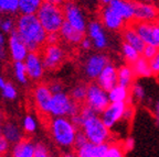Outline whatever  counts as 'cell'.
Returning <instances> with one entry per match:
<instances>
[{
  "label": "cell",
  "mask_w": 159,
  "mask_h": 157,
  "mask_svg": "<svg viewBox=\"0 0 159 157\" xmlns=\"http://www.w3.org/2000/svg\"><path fill=\"white\" fill-rule=\"evenodd\" d=\"M71 119L77 128H81V131L84 133L91 143L98 145L111 142V129L105 125L98 113H96L86 104L81 107L80 112Z\"/></svg>",
  "instance_id": "6da1fadb"
},
{
  "label": "cell",
  "mask_w": 159,
  "mask_h": 157,
  "mask_svg": "<svg viewBox=\"0 0 159 157\" xmlns=\"http://www.w3.org/2000/svg\"><path fill=\"white\" fill-rule=\"evenodd\" d=\"M17 33L30 52H38L44 44L49 33L42 27L37 15H21L17 21Z\"/></svg>",
  "instance_id": "7a4b0ae2"
},
{
  "label": "cell",
  "mask_w": 159,
  "mask_h": 157,
  "mask_svg": "<svg viewBox=\"0 0 159 157\" xmlns=\"http://www.w3.org/2000/svg\"><path fill=\"white\" fill-rule=\"evenodd\" d=\"M50 133L57 146L62 148L74 147L77 136V126L69 117L52 118L49 123Z\"/></svg>",
  "instance_id": "3957f363"
},
{
  "label": "cell",
  "mask_w": 159,
  "mask_h": 157,
  "mask_svg": "<svg viewBox=\"0 0 159 157\" xmlns=\"http://www.w3.org/2000/svg\"><path fill=\"white\" fill-rule=\"evenodd\" d=\"M37 17L49 34L50 33H59L65 22L63 8L53 5L45 0L42 2L39 11L37 12Z\"/></svg>",
  "instance_id": "277c9868"
},
{
  "label": "cell",
  "mask_w": 159,
  "mask_h": 157,
  "mask_svg": "<svg viewBox=\"0 0 159 157\" xmlns=\"http://www.w3.org/2000/svg\"><path fill=\"white\" fill-rule=\"evenodd\" d=\"M81 110L80 103L74 101L70 95L64 91L59 93H53L51 104L49 109V116L52 118L57 117H72L76 116Z\"/></svg>",
  "instance_id": "5b68a950"
},
{
  "label": "cell",
  "mask_w": 159,
  "mask_h": 157,
  "mask_svg": "<svg viewBox=\"0 0 159 157\" xmlns=\"http://www.w3.org/2000/svg\"><path fill=\"white\" fill-rule=\"evenodd\" d=\"M109 103L111 101L108 98V91L104 90L97 83H89L84 104H86L99 114L103 110H105V108Z\"/></svg>",
  "instance_id": "8992f818"
},
{
  "label": "cell",
  "mask_w": 159,
  "mask_h": 157,
  "mask_svg": "<svg viewBox=\"0 0 159 157\" xmlns=\"http://www.w3.org/2000/svg\"><path fill=\"white\" fill-rule=\"evenodd\" d=\"M133 25L136 32L142 37L146 44L155 45L159 49V22H140L133 21Z\"/></svg>",
  "instance_id": "52a82bcc"
},
{
  "label": "cell",
  "mask_w": 159,
  "mask_h": 157,
  "mask_svg": "<svg viewBox=\"0 0 159 157\" xmlns=\"http://www.w3.org/2000/svg\"><path fill=\"white\" fill-rule=\"evenodd\" d=\"M66 53L64 49L59 44H47L42 49V58L48 70H54L59 68L64 62Z\"/></svg>",
  "instance_id": "ba28073f"
},
{
  "label": "cell",
  "mask_w": 159,
  "mask_h": 157,
  "mask_svg": "<svg viewBox=\"0 0 159 157\" xmlns=\"http://www.w3.org/2000/svg\"><path fill=\"white\" fill-rule=\"evenodd\" d=\"M127 106H128V103L126 102H111L105 108V110L99 113V117L105 123V125L112 130L115 125L123 121Z\"/></svg>",
  "instance_id": "9c48e42d"
},
{
  "label": "cell",
  "mask_w": 159,
  "mask_h": 157,
  "mask_svg": "<svg viewBox=\"0 0 159 157\" xmlns=\"http://www.w3.org/2000/svg\"><path fill=\"white\" fill-rule=\"evenodd\" d=\"M109 62L108 57L104 54H93L86 58V61L83 64V71L85 76L89 79L96 80L99 74L103 71V69L108 65Z\"/></svg>",
  "instance_id": "30bf717a"
},
{
  "label": "cell",
  "mask_w": 159,
  "mask_h": 157,
  "mask_svg": "<svg viewBox=\"0 0 159 157\" xmlns=\"http://www.w3.org/2000/svg\"><path fill=\"white\" fill-rule=\"evenodd\" d=\"M63 12H64L65 22L72 25L75 29L85 32L86 31V20L83 15L82 10L80 9L74 2L72 1H66L63 6Z\"/></svg>",
  "instance_id": "8fae6325"
},
{
  "label": "cell",
  "mask_w": 159,
  "mask_h": 157,
  "mask_svg": "<svg viewBox=\"0 0 159 157\" xmlns=\"http://www.w3.org/2000/svg\"><path fill=\"white\" fill-rule=\"evenodd\" d=\"M25 64L27 67L28 76L31 80H40L45 73V66L43 63L42 55L38 52H30L27 58L25 59Z\"/></svg>",
  "instance_id": "7c38bea8"
},
{
  "label": "cell",
  "mask_w": 159,
  "mask_h": 157,
  "mask_svg": "<svg viewBox=\"0 0 159 157\" xmlns=\"http://www.w3.org/2000/svg\"><path fill=\"white\" fill-rule=\"evenodd\" d=\"M8 49H9L10 57L13 62H25L30 53L28 46L17 33V31L10 34V37L8 40Z\"/></svg>",
  "instance_id": "4fadbf2b"
},
{
  "label": "cell",
  "mask_w": 159,
  "mask_h": 157,
  "mask_svg": "<svg viewBox=\"0 0 159 157\" xmlns=\"http://www.w3.org/2000/svg\"><path fill=\"white\" fill-rule=\"evenodd\" d=\"M53 92L50 89L49 85L40 83L34 88L33 91V99L37 109L43 114H49L50 104L52 100Z\"/></svg>",
  "instance_id": "5bb4252c"
},
{
  "label": "cell",
  "mask_w": 159,
  "mask_h": 157,
  "mask_svg": "<svg viewBox=\"0 0 159 157\" xmlns=\"http://www.w3.org/2000/svg\"><path fill=\"white\" fill-rule=\"evenodd\" d=\"M101 23L109 31H123L126 27V21L119 17L109 6H105L101 10Z\"/></svg>",
  "instance_id": "9a60e30c"
},
{
  "label": "cell",
  "mask_w": 159,
  "mask_h": 157,
  "mask_svg": "<svg viewBox=\"0 0 159 157\" xmlns=\"http://www.w3.org/2000/svg\"><path fill=\"white\" fill-rule=\"evenodd\" d=\"M135 2L134 21L140 22H156L159 15V10L150 2Z\"/></svg>",
  "instance_id": "2e32d148"
},
{
  "label": "cell",
  "mask_w": 159,
  "mask_h": 157,
  "mask_svg": "<svg viewBox=\"0 0 159 157\" xmlns=\"http://www.w3.org/2000/svg\"><path fill=\"white\" fill-rule=\"evenodd\" d=\"M87 34L93 43V46L97 49H104L108 45L106 33L104 31V27L98 21H92L87 25Z\"/></svg>",
  "instance_id": "e0dca14e"
},
{
  "label": "cell",
  "mask_w": 159,
  "mask_h": 157,
  "mask_svg": "<svg viewBox=\"0 0 159 157\" xmlns=\"http://www.w3.org/2000/svg\"><path fill=\"white\" fill-rule=\"evenodd\" d=\"M96 83L106 91H109L111 89H113L116 85H118L117 67L112 63L106 65V67L103 69V71L97 77Z\"/></svg>",
  "instance_id": "ac0fdd59"
},
{
  "label": "cell",
  "mask_w": 159,
  "mask_h": 157,
  "mask_svg": "<svg viewBox=\"0 0 159 157\" xmlns=\"http://www.w3.org/2000/svg\"><path fill=\"white\" fill-rule=\"evenodd\" d=\"M109 7L126 22L132 23L135 19V2L132 0H115Z\"/></svg>",
  "instance_id": "d6986e66"
},
{
  "label": "cell",
  "mask_w": 159,
  "mask_h": 157,
  "mask_svg": "<svg viewBox=\"0 0 159 157\" xmlns=\"http://www.w3.org/2000/svg\"><path fill=\"white\" fill-rule=\"evenodd\" d=\"M85 32H82L80 30L73 28L72 25H70L69 23L64 22L62 25L61 30H60V37L64 42H66L67 44L71 45H80V43L82 42V40L85 37Z\"/></svg>",
  "instance_id": "ffe728a7"
},
{
  "label": "cell",
  "mask_w": 159,
  "mask_h": 157,
  "mask_svg": "<svg viewBox=\"0 0 159 157\" xmlns=\"http://www.w3.org/2000/svg\"><path fill=\"white\" fill-rule=\"evenodd\" d=\"M122 34L125 43H128L129 45H132L142 54L143 49L146 46V43L143 41L142 37L139 36V34L136 32V30L133 28V25L128 24L127 27H125L122 31Z\"/></svg>",
  "instance_id": "44dd1931"
},
{
  "label": "cell",
  "mask_w": 159,
  "mask_h": 157,
  "mask_svg": "<svg viewBox=\"0 0 159 157\" xmlns=\"http://www.w3.org/2000/svg\"><path fill=\"white\" fill-rule=\"evenodd\" d=\"M35 145L29 140H21L13 144L11 155L12 157H35Z\"/></svg>",
  "instance_id": "7402d4cb"
},
{
  "label": "cell",
  "mask_w": 159,
  "mask_h": 157,
  "mask_svg": "<svg viewBox=\"0 0 159 157\" xmlns=\"http://www.w3.org/2000/svg\"><path fill=\"white\" fill-rule=\"evenodd\" d=\"M1 129H2V136L10 144H16L22 140V131L17 123L8 121V122L3 123Z\"/></svg>",
  "instance_id": "603a6c76"
},
{
  "label": "cell",
  "mask_w": 159,
  "mask_h": 157,
  "mask_svg": "<svg viewBox=\"0 0 159 157\" xmlns=\"http://www.w3.org/2000/svg\"><path fill=\"white\" fill-rule=\"evenodd\" d=\"M108 98L111 102H126L132 103L130 88H127L122 85H116L113 89L108 91Z\"/></svg>",
  "instance_id": "cb8c5ba5"
},
{
  "label": "cell",
  "mask_w": 159,
  "mask_h": 157,
  "mask_svg": "<svg viewBox=\"0 0 159 157\" xmlns=\"http://www.w3.org/2000/svg\"><path fill=\"white\" fill-rule=\"evenodd\" d=\"M117 75H118V85H122L127 88H130L135 83V73L130 64H125L117 68Z\"/></svg>",
  "instance_id": "d4e9b609"
},
{
  "label": "cell",
  "mask_w": 159,
  "mask_h": 157,
  "mask_svg": "<svg viewBox=\"0 0 159 157\" xmlns=\"http://www.w3.org/2000/svg\"><path fill=\"white\" fill-rule=\"evenodd\" d=\"M132 67L136 78H149V77L154 76L150 61L143 56H140L134 64H132Z\"/></svg>",
  "instance_id": "484cf974"
},
{
  "label": "cell",
  "mask_w": 159,
  "mask_h": 157,
  "mask_svg": "<svg viewBox=\"0 0 159 157\" xmlns=\"http://www.w3.org/2000/svg\"><path fill=\"white\" fill-rule=\"evenodd\" d=\"M42 0H19V11L21 15H37Z\"/></svg>",
  "instance_id": "4316f807"
},
{
  "label": "cell",
  "mask_w": 159,
  "mask_h": 157,
  "mask_svg": "<svg viewBox=\"0 0 159 157\" xmlns=\"http://www.w3.org/2000/svg\"><path fill=\"white\" fill-rule=\"evenodd\" d=\"M120 51H122V55L125 61H126V63L130 65L134 64L135 62L142 56V54L135 47H133L132 45H129L128 43H125V42L122 44Z\"/></svg>",
  "instance_id": "83f0119b"
},
{
  "label": "cell",
  "mask_w": 159,
  "mask_h": 157,
  "mask_svg": "<svg viewBox=\"0 0 159 157\" xmlns=\"http://www.w3.org/2000/svg\"><path fill=\"white\" fill-rule=\"evenodd\" d=\"M87 88H89V85L84 83H76L72 89H71V92H70V96L74 101L79 103L85 102V99L87 96Z\"/></svg>",
  "instance_id": "f1b7e54d"
},
{
  "label": "cell",
  "mask_w": 159,
  "mask_h": 157,
  "mask_svg": "<svg viewBox=\"0 0 159 157\" xmlns=\"http://www.w3.org/2000/svg\"><path fill=\"white\" fill-rule=\"evenodd\" d=\"M13 75L15 78L19 83L25 85L29 80V76H28L27 67H25V62H13Z\"/></svg>",
  "instance_id": "f546056e"
},
{
  "label": "cell",
  "mask_w": 159,
  "mask_h": 157,
  "mask_svg": "<svg viewBox=\"0 0 159 157\" xmlns=\"http://www.w3.org/2000/svg\"><path fill=\"white\" fill-rule=\"evenodd\" d=\"M96 144L89 141L79 147H75V155L77 157H96Z\"/></svg>",
  "instance_id": "4dcf8cb0"
},
{
  "label": "cell",
  "mask_w": 159,
  "mask_h": 157,
  "mask_svg": "<svg viewBox=\"0 0 159 157\" xmlns=\"http://www.w3.org/2000/svg\"><path fill=\"white\" fill-rule=\"evenodd\" d=\"M19 11V0H0V12L3 15Z\"/></svg>",
  "instance_id": "1f68e13d"
},
{
  "label": "cell",
  "mask_w": 159,
  "mask_h": 157,
  "mask_svg": "<svg viewBox=\"0 0 159 157\" xmlns=\"http://www.w3.org/2000/svg\"><path fill=\"white\" fill-rule=\"evenodd\" d=\"M125 154L126 152L123 147L122 142H109L105 157H125Z\"/></svg>",
  "instance_id": "d6a6232c"
},
{
  "label": "cell",
  "mask_w": 159,
  "mask_h": 157,
  "mask_svg": "<svg viewBox=\"0 0 159 157\" xmlns=\"http://www.w3.org/2000/svg\"><path fill=\"white\" fill-rule=\"evenodd\" d=\"M38 129V121L31 114H27L22 120V130L27 134H32Z\"/></svg>",
  "instance_id": "836d02e7"
},
{
  "label": "cell",
  "mask_w": 159,
  "mask_h": 157,
  "mask_svg": "<svg viewBox=\"0 0 159 157\" xmlns=\"http://www.w3.org/2000/svg\"><path fill=\"white\" fill-rule=\"evenodd\" d=\"M130 96H132V101L135 102H143L146 98V92H145L144 87L140 83H135L130 87Z\"/></svg>",
  "instance_id": "e575fe53"
},
{
  "label": "cell",
  "mask_w": 159,
  "mask_h": 157,
  "mask_svg": "<svg viewBox=\"0 0 159 157\" xmlns=\"http://www.w3.org/2000/svg\"><path fill=\"white\" fill-rule=\"evenodd\" d=\"M15 22L12 19L6 15H0V31L2 33H11L15 32Z\"/></svg>",
  "instance_id": "d590c367"
},
{
  "label": "cell",
  "mask_w": 159,
  "mask_h": 157,
  "mask_svg": "<svg viewBox=\"0 0 159 157\" xmlns=\"http://www.w3.org/2000/svg\"><path fill=\"white\" fill-rule=\"evenodd\" d=\"M1 92H2L3 98L8 99V100H15L18 96V91L16 89V87L10 83H6V86L1 89Z\"/></svg>",
  "instance_id": "8d00e7d4"
},
{
  "label": "cell",
  "mask_w": 159,
  "mask_h": 157,
  "mask_svg": "<svg viewBox=\"0 0 159 157\" xmlns=\"http://www.w3.org/2000/svg\"><path fill=\"white\" fill-rule=\"evenodd\" d=\"M158 47L155 46V45H150V44H146V46L144 47L142 52V56L147 58L148 61H152L155 56H156L157 52H158Z\"/></svg>",
  "instance_id": "74e56055"
},
{
  "label": "cell",
  "mask_w": 159,
  "mask_h": 157,
  "mask_svg": "<svg viewBox=\"0 0 159 157\" xmlns=\"http://www.w3.org/2000/svg\"><path fill=\"white\" fill-rule=\"evenodd\" d=\"M7 57V41L5 33L0 31V61H3Z\"/></svg>",
  "instance_id": "f35d334b"
},
{
  "label": "cell",
  "mask_w": 159,
  "mask_h": 157,
  "mask_svg": "<svg viewBox=\"0 0 159 157\" xmlns=\"http://www.w3.org/2000/svg\"><path fill=\"white\" fill-rule=\"evenodd\" d=\"M134 117H135V108H134V106H133L132 103H128V106H127L126 110H125L123 121L130 123L133 121V119H134Z\"/></svg>",
  "instance_id": "ab89813d"
},
{
  "label": "cell",
  "mask_w": 159,
  "mask_h": 157,
  "mask_svg": "<svg viewBox=\"0 0 159 157\" xmlns=\"http://www.w3.org/2000/svg\"><path fill=\"white\" fill-rule=\"evenodd\" d=\"M49 155V150L43 143H37L35 145V157H47Z\"/></svg>",
  "instance_id": "60d3db41"
},
{
  "label": "cell",
  "mask_w": 159,
  "mask_h": 157,
  "mask_svg": "<svg viewBox=\"0 0 159 157\" xmlns=\"http://www.w3.org/2000/svg\"><path fill=\"white\" fill-rule=\"evenodd\" d=\"M122 145L123 147H124L125 152H130V151L134 150L135 147V140L132 138V136H128V138H126L125 140L122 141Z\"/></svg>",
  "instance_id": "b9f144b4"
},
{
  "label": "cell",
  "mask_w": 159,
  "mask_h": 157,
  "mask_svg": "<svg viewBox=\"0 0 159 157\" xmlns=\"http://www.w3.org/2000/svg\"><path fill=\"white\" fill-rule=\"evenodd\" d=\"M9 150H10V143L1 135L0 136V156H3L5 154H7Z\"/></svg>",
  "instance_id": "7bdbcfd3"
},
{
  "label": "cell",
  "mask_w": 159,
  "mask_h": 157,
  "mask_svg": "<svg viewBox=\"0 0 159 157\" xmlns=\"http://www.w3.org/2000/svg\"><path fill=\"white\" fill-rule=\"evenodd\" d=\"M150 65H152V69L154 75H159V49L157 52L156 56L150 61Z\"/></svg>",
  "instance_id": "ee69618b"
},
{
  "label": "cell",
  "mask_w": 159,
  "mask_h": 157,
  "mask_svg": "<svg viewBox=\"0 0 159 157\" xmlns=\"http://www.w3.org/2000/svg\"><path fill=\"white\" fill-rule=\"evenodd\" d=\"M109 143H104V144H98L96 147V157H105L106 152L108 150Z\"/></svg>",
  "instance_id": "f6af8a7d"
},
{
  "label": "cell",
  "mask_w": 159,
  "mask_h": 157,
  "mask_svg": "<svg viewBox=\"0 0 159 157\" xmlns=\"http://www.w3.org/2000/svg\"><path fill=\"white\" fill-rule=\"evenodd\" d=\"M86 142H89V140H87V138L85 136L84 133L81 131V132L77 133V136H76V138H75L74 148L75 147H79V146H81V145H83V144H85Z\"/></svg>",
  "instance_id": "bcb514c9"
},
{
  "label": "cell",
  "mask_w": 159,
  "mask_h": 157,
  "mask_svg": "<svg viewBox=\"0 0 159 157\" xmlns=\"http://www.w3.org/2000/svg\"><path fill=\"white\" fill-rule=\"evenodd\" d=\"M49 87L53 93H59V92L64 91V89H63V85L60 83V81H52V83L49 85Z\"/></svg>",
  "instance_id": "7dc6e473"
},
{
  "label": "cell",
  "mask_w": 159,
  "mask_h": 157,
  "mask_svg": "<svg viewBox=\"0 0 159 157\" xmlns=\"http://www.w3.org/2000/svg\"><path fill=\"white\" fill-rule=\"evenodd\" d=\"M92 46H93V43L89 37H84V39L82 40V42L80 43V47H81L83 51H89V49H92Z\"/></svg>",
  "instance_id": "c3c4849f"
},
{
  "label": "cell",
  "mask_w": 159,
  "mask_h": 157,
  "mask_svg": "<svg viewBox=\"0 0 159 157\" xmlns=\"http://www.w3.org/2000/svg\"><path fill=\"white\" fill-rule=\"evenodd\" d=\"M60 34L59 33H50L48 35V40H47V44H59L60 41Z\"/></svg>",
  "instance_id": "681fc988"
},
{
  "label": "cell",
  "mask_w": 159,
  "mask_h": 157,
  "mask_svg": "<svg viewBox=\"0 0 159 157\" xmlns=\"http://www.w3.org/2000/svg\"><path fill=\"white\" fill-rule=\"evenodd\" d=\"M154 119H155V123L159 128V99L156 101L154 106Z\"/></svg>",
  "instance_id": "f907efd6"
},
{
  "label": "cell",
  "mask_w": 159,
  "mask_h": 157,
  "mask_svg": "<svg viewBox=\"0 0 159 157\" xmlns=\"http://www.w3.org/2000/svg\"><path fill=\"white\" fill-rule=\"evenodd\" d=\"M45 1H49V2L53 3V5L57 6H61L63 3H65V0H45Z\"/></svg>",
  "instance_id": "816d5d0a"
},
{
  "label": "cell",
  "mask_w": 159,
  "mask_h": 157,
  "mask_svg": "<svg viewBox=\"0 0 159 157\" xmlns=\"http://www.w3.org/2000/svg\"><path fill=\"white\" fill-rule=\"evenodd\" d=\"M6 83H7V81H6L5 78H3V77L0 75V89H2L3 87L6 86Z\"/></svg>",
  "instance_id": "f5cc1de1"
},
{
  "label": "cell",
  "mask_w": 159,
  "mask_h": 157,
  "mask_svg": "<svg viewBox=\"0 0 159 157\" xmlns=\"http://www.w3.org/2000/svg\"><path fill=\"white\" fill-rule=\"evenodd\" d=\"M101 2L103 3V5H105V6H109L111 3L113 2V1H115V0H99Z\"/></svg>",
  "instance_id": "db71d44e"
},
{
  "label": "cell",
  "mask_w": 159,
  "mask_h": 157,
  "mask_svg": "<svg viewBox=\"0 0 159 157\" xmlns=\"http://www.w3.org/2000/svg\"><path fill=\"white\" fill-rule=\"evenodd\" d=\"M62 157H77L75 154H73V153H65V154L62 155Z\"/></svg>",
  "instance_id": "11a10c76"
},
{
  "label": "cell",
  "mask_w": 159,
  "mask_h": 157,
  "mask_svg": "<svg viewBox=\"0 0 159 157\" xmlns=\"http://www.w3.org/2000/svg\"><path fill=\"white\" fill-rule=\"evenodd\" d=\"M136 1H138V2H150L152 0H136Z\"/></svg>",
  "instance_id": "9f6ffc18"
},
{
  "label": "cell",
  "mask_w": 159,
  "mask_h": 157,
  "mask_svg": "<svg viewBox=\"0 0 159 157\" xmlns=\"http://www.w3.org/2000/svg\"><path fill=\"white\" fill-rule=\"evenodd\" d=\"M2 119H3V114H2V111L0 110V122L2 121Z\"/></svg>",
  "instance_id": "6f0895ef"
},
{
  "label": "cell",
  "mask_w": 159,
  "mask_h": 157,
  "mask_svg": "<svg viewBox=\"0 0 159 157\" xmlns=\"http://www.w3.org/2000/svg\"><path fill=\"white\" fill-rule=\"evenodd\" d=\"M2 135V129H1V126H0V136Z\"/></svg>",
  "instance_id": "680465c9"
},
{
  "label": "cell",
  "mask_w": 159,
  "mask_h": 157,
  "mask_svg": "<svg viewBox=\"0 0 159 157\" xmlns=\"http://www.w3.org/2000/svg\"><path fill=\"white\" fill-rule=\"evenodd\" d=\"M47 157H55V156H53V155H50V154H49V155H48Z\"/></svg>",
  "instance_id": "91938a15"
},
{
  "label": "cell",
  "mask_w": 159,
  "mask_h": 157,
  "mask_svg": "<svg viewBox=\"0 0 159 157\" xmlns=\"http://www.w3.org/2000/svg\"><path fill=\"white\" fill-rule=\"evenodd\" d=\"M0 157H2V156H0Z\"/></svg>",
  "instance_id": "94428289"
}]
</instances>
